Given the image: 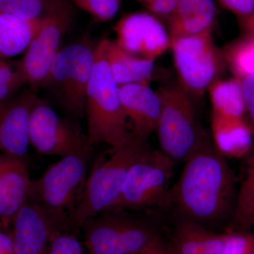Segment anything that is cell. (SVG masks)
I'll return each mask as SVG.
<instances>
[{"mask_svg": "<svg viewBox=\"0 0 254 254\" xmlns=\"http://www.w3.org/2000/svg\"><path fill=\"white\" fill-rule=\"evenodd\" d=\"M124 113L130 122L132 134L148 140L156 130L162 101L158 92L149 83H135L120 86Z\"/></svg>", "mask_w": 254, "mask_h": 254, "instance_id": "cell-16", "label": "cell"}, {"mask_svg": "<svg viewBox=\"0 0 254 254\" xmlns=\"http://www.w3.org/2000/svg\"><path fill=\"white\" fill-rule=\"evenodd\" d=\"M136 1H138V2L141 3L142 4H144L147 1H148V0H136Z\"/></svg>", "mask_w": 254, "mask_h": 254, "instance_id": "cell-36", "label": "cell"}, {"mask_svg": "<svg viewBox=\"0 0 254 254\" xmlns=\"http://www.w3.org/2000/svg\"><path fill=\"white\" fill-rule=\"evenodd\" d=\"M46 254H83V248L73 232H63L52 239Z\"/></svg>", "mask_w": 254, "mask_h": 254, "instance_id": "cell-29", "label": "cell"}, {"mask_svg": "<svg viewBox=\"0 0 254 254\" xmlns=\"http://www.w3.org/2000/svg\"><path fill=\"white\" fill-rule=\"evenodd\" d=\"M212 112L223 116L247 118L245 94L240 78H219L208 90Z\"/></svg>", "mask_w": 254, "mask_h": 254, "instance_id": "cell-22", "label": "cell"}, {"mask_svg": "<svg viewBox=\"0 0 254 254\" xmlns=\"http://www.w3.org/2000/svg\"><path fill=\"white\" fill-rule=\"evenodd\" d=\"M242 33L245 36L254 38V15L242 19H238Z\"/></svg>", "mask_w": 254, "mask_h": 254, "instance_id": "cell-35", "label": "cell"}, {"mask_svg": "<svg viewBox=\"0 0 254 254\" xmlns=\"http://www.w3.org/2000/svg\"><path fill=\"white\" fill-rule=\"evenodd\" d=\"M90 254H138L159 234L146 219L126 210H106L81 225Z\"/></svg>", "mask_w": 254, "mask_h": 254, "instance_id": "cell-5", "label": "cell"}, {"mask_svg": "<svg viewBox=\"0 0 254 254\" xmlns=\"http://www.w3.org/2000/svg\"><path fill=\"white\" fill-rule=\"evenodd\" d=\"M238 78L242 82L245 94L247 120L254 131V76L245 75Z\"/></svg>", "mask_w": 254, "mask_h": 254, "instance_id": "cell-32", "label": "cell"}, {"mask_svg": "<svg viewBox=\"0 0 254 254\" xmlns=\"http://www.w3.org/2000/svg\"><path fill=\"white\" fill-rule=\"evenodd\" d=\"M138 254H169L166 246L160 235L153 239Z\"/></svg>", "mask_w": 254, "mask_h": 254, "instance_id": "cell-33", "label": "cell"}, {"mask_svg": "<svg viewBox=\"0 0 254 254\" xmlns=\"http://www.w3.org/2000/svg\"><path fill=\"white\" fill-rule=\"evenodd\" d=\"M40 18L26 21L0 11L1 59L16 56L27 50L38 28Z\"/></svg>", "mask_w": 254, "mask_h": 254, "instance_id": "cell-21", "label": "cell"}, {"mask_svg": "<svg viewBox=\"0 0 254 254\" xmlns=\"http://www.w3.org/2000/svg\"><path fill=\"white\" fill-rule=\"evenodd\" d=\"M152 149L148 140L133 134L127 143L110 147L100 155L87 177L79 203L69 215L73 230L81 227L87 219L111 208L130 169Z\"/></svg>", "mask_w": 254, "mask_h": 254, "instance_id": "cell-2", "label": "cell"}, {"mask_svg": "<svg viewBox=\"0 0 254 254\" xmlns=\"http://www.w3.org/2000/svg\"><path fill=\"white\" fill-rule=\"evenodd\" d=\"M234 76H254V38L244 35L224 52Z\"/></svg>", "mask_w": 254, "mask_h": 254, "instance_id": "cell-24", "label": "cell"}, {"mask_svg": "<svg viewBox=\"0 0 254 254\" xmlns=\"http://www.w3.org/2000/svg\"><path fill=\"white\" fill-rule=\"evenodd\" d=\"M176 162L152 149L127 174L120 195L108 210L138 211L166 205Z\"/></svg>", "mask_w": 254, "mask_h": 254, "instance_id": "cell-8", "label": "cell"}, {"mask_svg": "<svg viewBox=\"0 0 254 254\" xmlns=\"http://www.w3.org/2000/svg\"><path fill=\"white\" fill-rule=\"evenodd\" d=\"M253 1H254V0H253Z\"/></svg>", "mask_w": 254, "mask_h": 254, "instance_id": "cell-39", "label": "cell"}, {"mask_svg": "<svg viewBox=\"0 0 254 254\" xmlns=\"http://www.w3.org/2000/svg\"><path fill=\"white\" fill-rule=\"evenodd\" d=\"M95 61V48L73 43L60 50L43 86L54 88L64 109L75 119L83 118L87 90Z\"/></svg>", "mask_w": 254, "mask_h": 254, "instance_id": "cell-10", "label": "cell"}, {"mask_svg": "<svg viewBox=\"0 0 254 254\" xmlns=\"http://www.w3.org/2000/svg\"><path fill=\"white\" fill-rule=\"evenodd\" d=\"M103 41L106 59L119 86L149 83L154 71V61L136 58L108 38Z\"/></svg>", "mask_w": 254, "mask_h": 254, "instance_id": "cell-20", "label": "cell"}, {"mask_svg": "<svg viewBox=\"0 0 254 254\" xmlns=\"http://www.w3.org/2000/svg\"><path fill=\"white\" fill-rule=\"evenodd\" d=\"M0 254H15L10 230H0Z\"/></svg>", "mask_w": 254, "mask_h": 254, "instance_id": "cell-34", "label": "cell"}, {"mask_svg": "<svg viewBox=\"0 0 254 254\" xmlns=\"http://www.w3.org/2000/svg\"><path fill=\"white\" fill-rule=\"evenodd\" d=\"M180 0H148L144 6L150 14L159 19L168 21L173 11L176 9Z\"/></svg>", "mask_w": 254, "mask_h": 254, "instance_id": "cell-30", "label": "cell"}, {"mask_svg": "<svg viewBox=\"0 0 254 254\" xmlns=\"http://www.w3.org/2000/svg\"><path fill=\"white\" fill-rule=\"evenodd\" d=\"M252 254H254V252H253V253H252Z\"/></svg>", "mask_w": 254, "mask_h": 254, "instance_id": "cell-38", "label": "cell"}, {"mask_svg": "<svg viewBox=\"0 0 254 254\" xmlns=\"http://www.w3.org/2000/svg\"><path fill=\"white\" fill-rule=\"evenodd\" d=\"M73 231L68 213L30 200L15 215L10 229L15 254H46L56 234Z\"/></svg>", "mask_w": 254, "mask_h": 254, "instance_id": "cell-11", "label": "cell"}, {"mask_svg": "<svg viewBox=\"0 0 254 254\" xmlns=\"http://www.w3.org/2000/svg\"><path fill=\"white\" fill-rule=\"evenodd\" d=\"M218 1L225 9L236 15L238 19L254 15L253 0H218Z\"/></svg>", "mask_w": 254, "mask_h": 254, "instance_id": "cell-31", "label": "cell"}, {"mask_svg": "<svg viewBox=\"0 0 254 254\" xmlns=\"http://www.w3.org/2000/svg\"><path fill=\"white\" fill-rule=\"evenodd\" d=\"M46 0H0V11L26 21L38 19Z\"/></svg>", "mask_w": 254, "mask_h": 254, "instance_id": "cell-25", "label": "cell"}, {"mask_svg": "<svg viewBox=\"0 0 254 254\" xmlns=\"http://www.w3.org/2000/svg\"><path fill=\"white\" fill-rule=\"evenodd\" d=\"M31 181L24 159L0 153V230L11 229L28 199Z\"/></svg>", "mask_w": 254, "mask_h": 254, "instance_id": "cell-15", "label": "cell"}, {"mask_svg": "<svg viewBox=\"0 0 254 254\" xmlns=\"http://www.w3.org/2000/svg\"><path fill=\"white\" fill-rule=\"evenodd\" d=\"M157 92L162 101L155 130L160 150L175 162L186 161L208 139L197 120L192 98L179 84Z\"/></svg>", "mask_w": 254, "mask_h": 254, "instance_id": "cell-4", "label": "cell"}, {"mask_svg": "<svg viewBox=\"0 0 254 254\" xmlns=\"http://www.w3.org/2000/svg\"><path fill=\"white\" fill-rule=\"evenodd\" d=\"M87 138L92 147L105 143L120 146L133 136L124 113L120 86L105 56L103 39L95 48V61L88 90L86 109Z\"/></svg>", "mask_w": 254, "mask_h": 254, "instance_id": "cell-3", "label": "cell"}, {"mask_svg": "<svg viewBox=\"0 0 254 254\" xmlns=\"http://www.w3.org/2000/svg\"><path fill=\"white\" fill-rule=\"evenodd\" d=\"M76 6L100 21H108L117 14L122 0H71Z\"/></svg>", "mask_w": 254, "mask_h": 254, "instance_id": "cell-27", "label": "cell"}, {"mask_svg": "<svg viewBox=\"0 0 254 254\" xmlns=\"http://www.w3.org/2000/svg\"><path fill=\"white\" fill-rule=\"evenodd\" d=\"M211 131L214 146L225 158H245L254 150V131L247 118L212 112Z\"/></svg>", "mask_w": 254, "mask_h": 254, "instance_id": "cell-17", "label": "cell"}, {"mask_svg": "<svg viewBox=\"0 0 254 254\" xmlns=\"http://www.w3.org/2000/svg\"><path fill=\"white\" fill-rule=\"evenodd\" d=\"M72 19L69 0H46L36 33L24 56L16 64L23 83L32 89L43 86L46 81Z\"/></svg>", "mask_w": 254, "mask_h": 254, "instance_id": "cell-6", "label": "cell"}, {"mask_svg": "<svg viewBox=\"0 0 254 254\" xmlns=\"http://www.w3.org/2000/svg\"><path fill=\"white\" fill-rule=\"evenodd\" d=\"M30 143L41 154L61 158L93 148L77 125L62 118L41 100L32 111Z\"/></svg>", "mask_w": 254, "mask_h": 254, "instance_id": "cell-12", "label": "cell"}, {"mask_svg": "<svg viewBox=\"0 0 254 254\" xmlns=\"http://www.w3.org/2000/svg\"><path fill=\"white\" fill-rule=\"evenodd\" d=\"M39 101L27 91L0 105V153L24 159L31 145L32 111Z\"/></svg>", "mask_w": 254, "mask_h": 254, "instance_id": "cell-14", "label": "cell"}, {"mask_svg": "<svg viewBox=\"0 0 254 254\" xmlns=\"http://www.w3.org/2000/svg\"><path fill=\"white\" fill-rule=\"evenodd\" d=\"M216 12L214 0H180L168 19L170 44L213 28Z\"/></svg>", "mask_w": 254, "mask_h": 254, "instance_id": "cell-19", "label": "cell"}, {"mask_svg": "<svg viewBox=\"0 0 254 254\" xmlns=\"http://www.w3.org/2000/svg\"><path fill=\"white\" fill-rule=\"evenodd\" d=\"M91 153H73L50 165L41 177L32 180L28 200L69 215L83 195Z\"/></svg>", "mask_w": 254, "mask_h": 254, "instance_id": "cell-9", "label": "cell"}, {"mask_svg": "<svg viewBox=\"0 0 254 254\" xmlns=\"http://www.w3.org/2000/svg\"><path fill=\"white\" fill-rule=\"evenodd\" d=\"M24 85L16 68L0 58V105L9 101L20 87Z\"/></svg>", "mask_w": 254, "mask_h": 254, "instance_id": "cell-26", "label": "cell"}, {"mask_svg": "<svg viewBox=\"0 0 254 254\" xmlns=\"http://www.w3.org/2000/svg\"><path fill=\"white\" fill-rule=\"evenodd\" d=\"M254 252V234L248 230L227 232L221 254H252Z\"/></svg>", "mask_w": 254, "mask_h": 254, "instance_id": "cell-28", "label": "cell"}, {"mask_svg": "<svg viewBox=\"0 0 254 254\" xmlns=\"http://www.w3.org/2000/svg\"><path fill=\"white\" fill-rule=\"evenodd\" d=\"M213 29L178 38L170 44L179 85L191 98H201L226 69L225 54L215 45Z\"/></svg>", "mask_w": 254, "mask_h": 254, "instance_id": "cell-7", "label": "cell"}, {"mask_svg": "<svg viewBox=\"0 0 254 254\" xmlns=\"http://www.w3.org/2000/svg\"><path fill=\"white\" fill-rule=\"evenodd\" d=\"M245 158V175L237 190L231 231L248 230L254 222V149Z\"/></svg>", "mask_w": 254, "mask_h": 254, "instance_id": "cell-23", "label": "cell"}, {"mask_svg": "<svg viewBox=\"0 0 254 254\" xmlns=\"http://www.w3.org/2000/svg\"><path fill=\"white\" fill-rule=\"evenodd\" d=\"M185 163L165 205L173 209L180 220L210 229L231 220L236 178L226 158L208 139Z\"/></svg>", "mask_w": 254, "mask_h": 254, "instance_id": "cell-1", "label": "cell"}, {"mask_svg": "<svg viewBox=\"0 0 254 254\" xmlns=\"http://www.w3.org/2000/svg\"><path fill=\"white\" fill-rule=\"evenodd\" d=\"M227 232L180 220L166 246L169 254H221Z\"/></svg>", "mask_w": 254, "mask_h": 254, "instance_id": "cell-18", "label": "cell"}, {"mask_svg": "<svg viewBox=\"0 0 254 254\" xmlns=\"http://www.w3.org/2000/svg\"><path fill=\"white\" fill-rule=\"evenodd\" d=\"M115 43L136 58L154 61L170 48L168 31L149 12H135L119 20L114 27Z\"/></svg>", "mask_w": 254, "mask_h": 254, "instance_id": "cell-13", "label": "cell"}, {"mask_svg": "<svg viewBox=\"0 0 254 254\" xmlns=\"http://www.w3.org/2000/svg\"><path fill=\"white\" fill-rule=\"evenodd\" d=\"M253 226H254V223H253Z\"/></svg>", "mask_w": 254, "mask_h": 254, "instance_id": "cell-37", "label": "cell"}]
</instances>
